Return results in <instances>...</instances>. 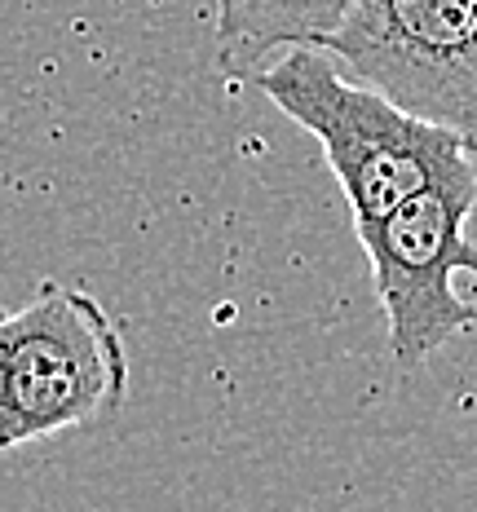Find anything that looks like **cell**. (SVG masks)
I'll use <instances>...</instances> for the list:
<instances>
[{
	"instance_id": "cell-4",
	"label": "cell",
	"mask_w": 477,
	"mask_h": 512,
	"mask_svg": "<svg viewBox=\"0 0 477 512\" xmlns=\"http://www.w3.org/2000/svg\"><path fill=\"white\" fill-rule=\"evenodd\" d=\"M323 49L407 111L477 142V0H349Z\"/></svg>"
},
{
	"instance_id": "cell-5",
	"label": "cell",
	"mask_w": 477,
	"mask_h": 512,
	"mask_svg": "<svg viewBox=\"0 0 477 512\" xmlns=\"http://www.w3.org/2000/svg\"><path fill=\"white\" fill-rule=\"evenodd\" d=\"M349 0H212L217 62L230 80H252L274 53L323 45Z\"/></svg>"
},
{
	"instance_id": "cell-1",
	"label": "cell",
	"mask_w": 477,
	"mask_h": 512,
	"mask_svg": "<svg viewBox=\"0 0 477 512\" xmlns=\"http://www.w3.org/2000/svg\"><path fill=\"white\" fill-rule=\"evenodd\" d=\"M248 84L323 146L354 226L385 217L424 181L477 155L469 133L407 111L376 84L358 80L354 71L345 76L341 58L323 45H296L279 53Z\"/></svg>"
},
{
	"instance_id": "cell-2",
	"label": "cell",
	"mask_w": 477,
	"mask_h": 512,
	"mask_svg": "<svg viewBox=\"0 0 477 512\" xmlns=\"http://www.w3.org/2000/svg\"><path fill=\"white\" fill-rule=\"evenodd\" d=\"M129 398V354L98 296L40 283L0 305V451L106 420Z\"/></svg>"
},
{
	"instance_id": "cell-3",
	"label": "cell",
	"mask_w": 477,
	"mask_h": 512,
	"mask_svg": "<svg viewBox=\"0 0 477 512\" xmlns=\"http://www.w3.org/2000/svg\"><path fill=\"white\" fill-rule=\"evenodd\" d=\"M473 208L477 155L424 181L385 217L354 226L367 252L376 301L385 309L389 358L402 376L477 323V309L455 287L464 274L477 283V243L469 239Z\"/></svg>"
}]
</instances>
